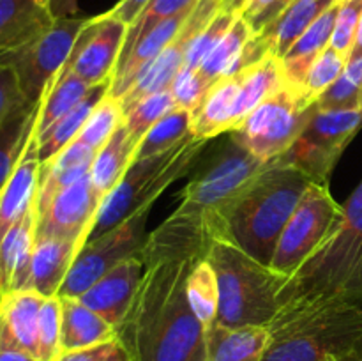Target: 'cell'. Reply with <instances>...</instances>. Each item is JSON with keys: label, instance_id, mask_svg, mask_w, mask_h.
Wrapping results in <instances>:
<instances>
[{"label": "cell", "instance_id": "cell-45", "mask_svg": "<svg viewBox=\"0 0 362 361\" xmlns=\"http://www.w3.org/2000/svg\"><path fill=\"white\" fill-rule=\"evenodd\" d=\"M57 361H133L126 347L119 338H113L101 345L88 347L81 350H71V353H60Z\"/></svg>", "mask_w": 362, "mask_h": 361}, {"label": "cell", "instance_id": "cell-14", "mask_svg": "<svg viewBox=\"0 0 362 361\" xmlns=\"http://www.w3.org/2000/svg\"><path fill=\"white\" fill-rule=\"evenodd\" d=\"M126 34L127 25L110 13L90 18L81 28L62 69L73 71L90 85L113 80Z\"/></svg>", "mask_w": 362, "mask_h": 361}, {"label": "cell", "instance_id": "cell-3", "mask_svg": "<svg viewBox=\"0 0 362 361\" xmlns=\"http://www.w3.org/2000/svg\"><path fill=\"white\" fill-rule=\"evenodd\" d=\"M362 342V304L303 299L285 304L269 324L262 361H331Z\"/></svg>", "mask_w": 362, "mask_h": 361}, {"label": "cell", "instance_id": "cell-18", "mask_svg": "<svg viewBox=\"0 0 362 361\" xmlns=\"http://www.w3.org/2000/svg\"><path fill=\"white\" fill-rule=\"evenodd\" d=\"M239 92L240 80L237 74L216 80L191 112V133L200 140L209 142L219 134L233 131Z\"/></svg>", "mask_w": 362, "mask_h": 361}, {"label": "cell", "instance_id": "cell-52", "mask_svg": "<svg viewBox=\"0 0 362 361\" xmlns=\"http://www.w3.org/2000/svg\"><path fill=\"white\" fill-rule=\"evenodd\" d=\"M336 361H362V342L357 343L356 347H352L350 350H346L341 356L334 357Z\"/></svg>", "mask_w": 362, "mask_h": 361}, {"label": "cell", "instance_id": "cell-17", "mask_svg": "<svg viewBox=\"0 0 362 361\" xmlns=\"http://www.w3.org/2000/svg\"><path fill=\"white\" fill-rule=\"evenodd\" d=\"M41 177V159H39L37 134L32 133L13 176L0 193V239L16 225L23 216L35 207Z\"/></svg>", "mask_w": 362, "mask_h": 361}, {"label": "cell", "instance_id": "cell-28", "mask_svg": "<svg viewBox=\"0 0 362 361\" xmlns=\"http://www.w3.org/2000/svg\"><path fill=\"white\" fill-rule=\"evenodd\" d=\"M41 103H18L0 124V193L13 176L32 133L35 131Z\"/></svg>", "mask_w": 362, "mask_h": 361}, {"label": "cell", "instance_id": "cell-15", "mask_svg": "<svg viewBox=\"0 0 362 361\" xmlns=\"http://www.w3.org/2000/svg\"><path fill=\"white\" fill-rule=\"evenodd\" d=\"M103 198L92 186L90 173L60 191L48 207L37 214L35 237L74 241L83 248L95 222Z\"/></svg>", "mask_w": 362, "mask_h": 361}, {"label": "cell", "instance_id": "cell-19", "mask_svg": "<svg viewBox=\"0 0 362 361\" xmlns=\"http://www.w3.org/2000/svg\"><path fill=\"white\" fill-rule=\"evenodd\" d=\"M35 207L0 239V294L30 289L35 246Z\"/></svg>", "mask_w": 362, "mask_h": 361}, {"label": "cell", "instance_id": "cell-9", "mask_svg": "<svg viewBox=\"0 0 362 361\" xmlns=\"http://www.w3.org/2000/svg\"><path fill=\"white\" fill-rule=\"evenodd\" d=\"M90 18L55 20L48 30L14 50L0 53V66L16 74L25 99L41 103L46 91L66 66L81 28Z\"/></svg>", "mask_w": 362, "mask_h": 361}, {"label": "cell", "instance_id": "cell-48", "mask_svg": "<svg viewBox=\"0 0 362 361\" xmlns=\"http://www.w3.org/2000/svg\"><path fill=\"white\" fill-rule=\"evenodd\" d=\"M0 361H41V360L32 356V354H28L27 350L20 349V347L9 338L2 321H0Z\"/></svg>", "mask_w": 362, "mask_h": 361}, {"label": "cell", "instance_id": "cell-6", "mask_svg": "<svg viewBox=\"0 0 362 361\" xmlns=\"http://www.w3.org/2000/svg\"><path fill=\"white\" fill-rule=\"evenodd\" d=\"M218 278L219 306L216 322L228 328H269L281 310V290L288 276L262 264L232 239H218L207 253Z\"/></svg>", "mask_w": 362, "mask_h": 361}, {"label": "cell", "instance_id": "cell-16", "mask_svg": "<svg viewBox=\"0 0 362 361\" xmlns=\"http://www.w3.org/2000/svg\"><path fill=\"white\" fill-rule=\"evenodd\" d=\"M144 273L145 262L140 253L133 255L101 276L81 294L80 301L117 329L133 304Z\"/></svg>", "mask_w": 362, "mask_h": 361}, {"label": "cell", "instance_id": "cell-56", "mask_svg": "<svg viewBox=\"0 0 362 361\" xmlns=\"http://www.w3.org/2000/svg\"><path fill=\"white\" fill-rule=\"evenodd\" d=\"M331 361H336V360H334V357H332V360H331Z\"/></svg>", "mask_w": 362, "mask_h": 361}, {"label": "cell", "instance_id": "cell-49", "mask_svg": "<svg viewBox=\"0 0 362 361\" xmlns=\"http://www.w3.org/2000/svg\"><path fill=\"white\" fill-rule=\"evenodd\" d=\"M274 2L276 0H246L243 9H240V16L250 23V27H253L258 21V18H260Z\"/></svg>", "mask_w": 362, "mask_h": 361}, {"label": "cell", "instance_id": "cell-21", "mask_svg": "<svg viewBox=\"0 0 362 361\" xmlns=\"http://www.w3.org/2000/svg\"><path fill=\"white\" fill-rule=\"evenodd\" d=\"M53 21L49 0H0V53L32 41Z\"/></svg>", "mask_w": 362, "mask_h": 361}, {"label": "cell", "instance_id": "cell-41", "mask_svg": "<svg viewBox=\"0 0 362 361\" xmlns=\"http://www.w3.org/2000/svg\"><path fill=\"white\" fill-rule=\"evenodd\" d=\"M60 331H62V304L60 297H46L39 314L37 357L41 361H57L60 350Z\"/></svg>", "mask_w": 362, "mask_h": 361}, {"label": "cell", "instance_id": "cell-55", "mask_svg": "<svg viewBox=\"0 0 362 361\" xmlns=\"http://www.w3.org/2000/svg\"><path fill=\"white\" fill-rule=\"evenodd\" d=\"M0 301H2V294H0Z\"/></svg>", "mask_w": 362, "mask_h": 361}, {"label": "cell", "instance_id": "cell-24", "mask_svg": "<svg viewBox=\"0 0 362 361\" xmlns=\"http://www.w3.org/2000/svg\"><path fill=\"white\" fill-rule=\"evenodd\" d=\"M62 304V331L60 350L88 349L117 338V329L108 321L83 304L80 297H60Z\"/></svg>", "mask_w": 362, "mask_h": 361}, {"label": "cell", "instance_id": "cell-34", "mask_svg": "<svg viewBox=\"0 0 362 361\" xmlns=\"http://www.w3.org/2000/svg\"><path fill=\"white\" fill-rule=\"evenodd\" d=\"M186 292L191 310L200 319L205 329H209L218 317L219 290L216 273L207 258L200 260L191 269L189 276H187Z\"/></svg>", "mask_w": 362, "mask_h": 361}, {"label": "cell", "instance_id": "cell-13", "mask_svg": "<svg viewBox=\"0 0 362 361\" xmlns=\"http://www.w3.org/2000/svg\"><path fill=\"white\" fill-rule=\"evenodd\" d=\"M221 7L223 0H198V4L193 7L189 16L186 18L173 41L152 62H148L144 67V71L138 74L129 91L119 99L122 112H127L131 106L136 105L145 96L172 87L173 78L184 66L187 50H189L193 39L204 30L205 25L219 13Z\"/></svg>", "mask_w": 362, "mask_h": 361}, {"label": "cell", "instance_id": "cell-25", "mask_svg": "<svg viewBox=\"0 0 362 361\" xmlns=\"http://www.w3.org/2000/svg\"><path fill=\"white\" fill-rule=\"evenodd\" d=\"M269 345V328H228L218 322L207 329L209 361H262Z\"/></svg>", "mask_w": 362, "mask_h": 361}, {"label": "cell", "instance_id": "cell-11", "mask_svg": "<svg viewBox=\"0 0 362 361\" xmlns=\"http://www.w3.org/2000/svg\"><path fill=\"white\" fill-rule=\"evenodd\" d=\"M341 218L343 205L332 198L329 186L313 183L283 229L269 265L290 278L317 251Z\"/></svg>", "mask_w": 362, "mask_h": 361}, {"label": "cell", "instance_id": "cell-36", "mask_svg": "<svg viewBox=\"0 0 362 361\" xmlns=\"http://www.w3.org/2000/svg\"><path fill=\"white\" fill-rule=\"evenodd\" d=\"M173 108H177V103L172 94V88H165V91L145 96L127 112H124V124H126L131 138L140 144L148 130Z\"/></svg>", "mask_w": 362, "mask_h": 361}, {"label": "cell", "instance_id": "cell-10", "mask_svg": "<svg viewBox=\"0 0 362 361\" xmlns=\"http://www.w3.org/2000/svg\"><path fill=\"white\" fill-rule=\"evenodd\" d=\"M362 127V110H315L303 133L279 161L296 166L313 183L329 186L334 166Z\"/></svg>", "mask_w": 362, "mask_h": 361}, {"label": "cell", "instance_id": "cell-33", "mask_svg": "<svg viewBox=\"0 0 362 361\" xmlns=\"http://www.w3.org/2000/svg\"><path fill=\"white\" fill-rule=\"evenodd\" d=\"M92 87L94 85L85 81L73 71H60L41 101V112H39L37 124H35V133H42L55 120L71 112Z\"/></svg>", "mask_w": 362, "mask_h": 361}, {"label": "cell", "instance_id": "cell-5", "mask_svg": "<svg viewBox=\"0 0 362 361\" xmlns=\"http://www.w3.org/2000/svg\"><path fill=\"white\" fill-rule=\"evenodd\" d=\"M311 184L296 166L269 161L237 200L230 214V239L262 264H271L283 229Z\"/></svg>", "mask_w": 362, "mask_h": 361}, {"label": "cell", "instance_id": "cell-26", "mask_svg": "<svg viewBox=\"0 0 362 361\" xmlns=\"http://www.w3.org/2000/svg\"><path fill=\"white\" fill-rule=\"evenodd\" d=\"M46 297L35 290H11L0 301V321L20 349L37 357L39 314Z\"/></svg>", "mask_w": 362, "mask_h": 361}, {"label": "cell", "instance_id": "cell-38", "mask_svg": "<svg viewBox=\"0 0 362 361\" xmlns=\"http://www.w3.org/2000/svg\"><path fill=\"white\" fill-rule=\"evenodd\" d=\"M122 106H120L119 99H115L108 92V94L99 101V105L95 106L94 112L90 113V117H88L87 122H85L83 130L78 134V140L83 142L85 145H88V147L94 149V151H99V149L108 142V138L115 133L117 127L122 124Z\"/></svg>", "mask_w": 362, "mask_h": 361}, {"label": "cell", "instance_id": "cell-23", "mask_svg": "<svg viewBox=\"0 0 362 361\" xmlns=\"http://www.w3.org/2000/svg\"><path fill=\"white\" fill-rule=\"evenodd\" d=\"M78 251H80V246L74 241L35 237L30 290H35L42 297L57 296Z\"/></svg>", "mask_w": 362, "mask_h": 361}, {"label": "cell", "instance_id": "cell-54", "mask_svg": "<svg viewBox=\"0 0 362 361\" xmlns=\"http://www.w3.org/2000/svg\"><path fill=\"white\" fill-rule=\"evenodd\" d=\"M244 2H246V0H223V9L230 11V13L240 14Z\"/></svg>", "mask_w": 362, "mask_h": 361}, {"label": "cell", "instance_id": "cell-47", "mask_svg": "<svg viewBox=\"0 0 362 361\" xmlns=\"http://www.w3.org/2000/svg\"><path fill=\"white\" fill-rule=\"evenodd\" d=\"M151 0H120L113 9H110L108 13L113 18H117L119 21H122L124 25H127V28L136 21V18L144 13L145 7L148 6Z\"/></svg>", "mask_w": 362, "mask_h": 361}, {"label": "cell", "instance_id": "cell-8", "mask_svg": "<svg viewBox=\"0 0 362 361\" xmlns=\"http://www.w3.org/2000/svg\"><path fill=\"white\" fill-rule=\"evenodd\" d=\"M315 110L317 103L285 85L265 98L230 137L262 161H272L299 138Z\"/></svg>", "mask_w": 362, "mask_h": 361}, {"label": "cell", "instance_id": "cell-53", "mask_svg": "<svg viewBox=\"0 0 362 361\" xmlns=\"http://www.w3.org/2000/svg\"><path fill=\"white\" fill-rule=\"evenodd\" d=\"M352 59H362V14H361L359 27H357L356 42H354L352 53H350V57H349V60H352Z\"/></svg>", "mask_w": 362, "mask_h": 361}, {"label": "cell", "instance_id": "cell-46", "mask_svg": "<svg viewBox=\"0 0 362 361\" xmlns=\"http://www.w3.org/2000/svg\"><path fill=\"white\" fill-rule=\"evenodd\" d=\"M23 99L16 74L9 67L0 66V124L6 119L7 113Z\"/></svg>", "mask_w": 362, "mask_h": 361}, {"label": "cell", "instance_id": "cell-1", "mask_svg": "<svg viewBox=\"0 0 362 361\" xmlns=\"http://www.w3.org/2000/svg\"><path fill=\"white\" fill-rule=\"evenodd\" d=\"M145 273L117 328L133 361H209L207 329L191 310L186 283L198 255L140 253Z\"/></svg>", "mask_w": 362, "mask_h": 361}, {"label": "cell", "instance_id": "cell-43", "mask_svg": "<svg viewBox=\"0 0 362 361\" xmlns=\"http://www.w3.org/2000/svg\"><path fill=\"white\" fill-rule=\"evenodd\" d=\"M362 14V0H341L339 2L338 16H336L334 30H332L331 45L336 52L350 57L356 42L357 27H359Z\"/></svg>", "mask_w": 362, "mask_h": 361}, {"label": "cell", "instance_id": "cell-22", "mask_svg": "<svg viewBox=\"0 0 362 361\" xmlns=\"http://www.w3.org/2000/svg\"><path fill=\"white\" fill-rule=\"evenodd\" d=\"M341 2V0H339ZM339 2L329 7L313 25H310L306 32L293 42L292 48L281 59L283 76L285 84L293 91L303 92V85L306 81L311 66L317 57L331 45L332 30H334L336 16H338Z\"/></svg>", "mask_w": 362, "mask_h": 361}, {"label": "cell", "instance_id": "cell-39", "mask_svg": "<svg viewBox=\"0 0 362 361\" xmlns=\"http://www.w3.org/2000/svg\"><path fill=\"white\" fill-rule=\"evenodd\" d=\"M197 4L198 0H151L148 6L144 9V13H141L140 16L136 18V21L127 28L126 41H124L122 55H120L119 64L129 55L133 46L136 45L147 32H151L152 28L158 27L161 21L191 9V7H194Z\"/></svg>", "mask_w": 362, "mask_h": 361}, {"label": "cell", "instance_id": "cell-20", "mask_svg": "<svg viewBox=\"0 0 362 361\" xmlns=\"http://www.w3.org/2000/svg\"><path fill=\"white\" fill-rule=\"evenodd\" d=\"M95 152L98 151L76 138L66 145L55 158L42 163L39 191L35 198V216L41 214L60 191L90 173Z\"/></svg>", "mask_w": 362, "mask_h": 361}, {"label": "cell", "instance_id": "cell-27", "mask_svg": "<svg viewBox=\"0 0 362 361\" xmlns=\"http://www.w3.org/2000/svg\"><path fill=\"white\" fill-rule=\"evenodd\" d=\"M338 2L339 0H292L285 11L258 35L267 42L272 55L283 59L310 25Z\"/></svg>", "mask_w": 362, "mask_h": 361}, {"label": "cell", "instance_id": "cell-12", "mask_svg": "<svg viewBox=\"0 0 362 361\" xmlns=\"http://www.w3.org/2000/svg\"><path fill=\"white\" fill-rule=\"evenodd\" d=\"M152 207L154 204L144 205L112 230L87 241L78 251L57 296L80 297L110 269L140 253L147 241V219Z\"/></svg>", "mask_w": 362, "mask_h": 361}, {"label": "cell", "instance_id": "cell-4", "mask_svg": "<svg viewBox=\"0 0 362 361\" xmlns=\"http://www.w3.org/2000/svg\"><path fill=\"white\" fill-rule=\"evenodd\" d=\"M303 299L362 304V180L343 204V218L281 290V306Z\"/></svg>", "mask_w": 362, "mask_h": 361}, {"label": "cell", "instance_id": "cell-51", "mask_svg": "<svg viewBox=\"0 0 362 361\" xmlns=\"http://www.w3.org/2000/svg\"><path fill=\"white\" fill-rule=\"evenodd\" d=\"M49 13L55 20L78 16V0H49Z\"/></svg>", "mask_w": 362, "mask_h": 361}, {"label": "cell", "instance_id": "cell-37", "mask_svg": "<svg viewBox=\"0 0 362 361\" xmlns=\"http://www.w3.org/2000/svg\"><path fill=\"white\" fill-rule=\"evenodd\" d=\"M320 110H362V59L346 62L341 76L317 99Z\"/></svg>", "mask_w": 362, "mask_h": 361}, {"label": "cell", "instance_id": "cell-32", "mask_svg": "<svg viewBox=\"0 0 362 361\" xmlns=\"http://www.w3.org/2000/svg\"><path fill=\"white\" fill-rule=\"evenodd\" d=\"M255 35L257 34L250 27V23L239 14L232 27L226 30V34L219 39L218 45L209 52V55L198 67V74L202 76V80L211 87L216 80L228 76L237 60L243 55L246 45Z\"/></svg>", "mask_w": 362, "mask_h": 361}, {"label": "cell", "instance_id": "cell-7", "mask_svg": "<svg viewBox=\"0 0 362 361\" xmlns=\"http://www.w3.org/2000/svg\"><path fill=\"white\" fill-rule=\"evenodd\" d=\"M207 140L191 134L168 151L133 159L122 179L101 202L87 241L112 230L144 205L154 204L170 184L186 176L197 165Z\"/></svg>", "mask_w": 362, "mask_h": 361}, {"label": "cell", "instance_id": "cell-35", "mask_svg": "<svg viewBox=\"0 0 362 361\" xmlns=\"http://www.w3.org/2000/svg\"><path fill=\"white\" fill-rule=\"evenodd\" d=\"M191 134V112L177 106L148 130L144 140L138 144L134 159L168 151Z\"/></svg>", "mask_w": 362, "mask_h": 361}, {"label": "cell", "instance_id": "cell-30", "mask_svg": "<svg viewBox=\"0 0 362 361\" xmlns=\"http://www.w3.org/2000/svg\"><path fill=\"white\" fill-rule=\"evenodd\" d=\"M138 144L131 138L126 124H120L115 133L95 152L90 166V180L99 197L105 200L106 195L117 186L126 170L133 163Z\"/></svg>", "mask_w": 362, "mask_h": 361}, {"label": "cell", "instance_id": "cell-40", "mask_svg": "<svg viewBox=\"0 0 362 361\" xmlns=\"http://www.w3.org/2000/svg\"><path fill=\"white\" fill-rule=\"evenodd\" d=\"M346 62H349V59L345 55L336 52L332 46H327L311 66L306 81L303 85V94L310 101L317 103V99L341 76Z\"/></svg>", "mask_w": 362, "mask_h": 361}, {"label": "cell", "instance_id": "cell-31", "mask_svg": "<svg viewBox=\"0 0 362 361\" xmlns=\"http://www.w3.org/2000/svg\"><path fill=\"white\" fill-rule=\"evenodd\" d=\"M240 80V92L237 99V122L233 130L240 126L244 119L264 101L265 98L285 87L281 59L267 53L251 66L237 73Z\"/></svg>", "mask_w": 362, "mask_h": 361}, {"label": "cell", "instance_id": "cell-50", "mask_svg": "<svg viewBox=\"0 0 362 361\" xmlns=\"http://www.w3.org/2000/svg\"><path fill=\"white\" fill-rule=\"evenodd\" d=\"M290 2H292V0H276V2L272 4V6L269 7V9L265 11V13L262 14L260 18H258L257 23H255L253 27H251V28H253L255 34H260V32L264 30V28L267 27V25H271L272 21H274L276 18H278L279 14H281L283 11H285V7L288 6Z\"/></svg>", "mask_w": 362, "mask_h": 361}, {"label": "cell", "instance_id": "cell-44", "mask_svg": "<svg viewBox=\"0 0 362 361\" xmlns=\"http://www.w3.org/2000/svg\"><path fill=\"white\" fill-rule=\"evenodd\" d=\"M172 94L179 108L193 112L209 91V85L202 80L198 71L180 69L172 81Z\"/></svg>", "mask_w": 362, "mask_h": 361}, {"label": "cell", "instance_id": "cell-2", "mask_svg": "<svg viewBox=\"0 0 362 361\" xmlns=\"http://www.w3.org/2000/svg\"><path fill=\"white\" fill-rule=\"evenodd\" d=\"M267 163L230 137L221 152L187 183L180 204L158 229L207 250L214 241L230 239V214L243 191Z\"/></svg>", "mask_w": 362, "mask_h": 361}, {"label": "cell", "instance_id": "cell-29", "mask_svg": "<svg viewBox=\"0 0 362 361\" xmlns=\"http://www.w3.org/2000/svg\"><path fill=\"white\" fill-rule=\"evenodd\" d=\"M110 87H112V80L94 85V87L87 92V96H85L71 112H67L66 115H62L59 120H55V122L49 127H46L42 133H35L37 134V149L41 165L49 161L52 158H55L66 145H69L71 142L76 140L80 131L83 130L87 119L90 117V113L94 112V108L99 105V101L110 92Z\"/></svg>", "mask_w": 362, "mask_h": 361}, {"label": "cell", "instance_id": "cell-42", "mask_svg": "<svg viewBox=\"0 0 362 361\" xmlns=\"http://www.w3.org/2000/svg\"><path fill=\"white\" fill-rule=\"evenodd\" d=\"M237 16H239V14L230 13V11L223 9L221 7V9H219V13L216 14V16L212 18L207 25H205L204 30H202L200 34L193 39L189 50H187L184 66L180 67V69L198 71V67H200V64L204 62L205 57H207L209 52H211V50L218 45L219 39L226 34V30L232 27V23L235 21Z\"/></svg>", "mask_w": 362, "mask_h": 361}]
</instances>
